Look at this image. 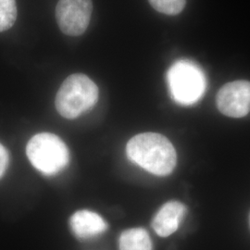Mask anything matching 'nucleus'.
I'll use <instances>...</instances> for the list:
<instances>
[{
	"mask_svg": "<svg viewBox=\"0 0 250 250\" xmlns=\"http://www.w3.org/2000/svg\"><path fill=\"white\" fill-rule=\"evenodd\" d=\"M128 159L158 176L170 174L177 163V154L170 140L156 133L136 134L126 146Z\"/></svg>",
	"mask_w": 250,
	"mask_h": 250,
	"instance_id": "obj_1",
	"label": "nucleus"
},
{
	"mask_svg": "<svg viewBox=\"0 0 250 250\" xmlns=\"http://www.w3.org/2000/svg\"><path fill=\"white\" fill-rule=\"evenodd\" d=\"M97 84L81 73L70 75L56 96V108L66 119H75L94 107L99 100Z\"/></svg>",
	"mask_w": 250,
	"mask_h": 250,
	"instance_id": "obj_2",
	"label": "nucleus"
},
{
	"mask_svg": "<svg viewBox=\"0 0 250 250\" xmlns=\"http://www.w3.org/2000/svg\"><path fill=\"white\" fill-rule=\"evenodd\" d=\"M26 154L32 165L45 175H55L64 170L70 162L67 146L56 134L41 133L27 144Z\"/></svg>",
	"mask_w": 250,
	"mask_h": 250,
	"instance_id": "obj_3",
	"label": "nucleus"
},
{
	"mask_svg": "<svg viewBox=\"0 0 250 250\" xmlns=\"http://www.w3.org/2000/svg\"><path fill=\"white\" fill-rule=\"evenodd\" d=\"M167 79L171 97L179 104H194L205 92V75L192 62L179 61L174 63L168 71Z\"/></svg>",
	"mask_w": 250,
	"mask_h": 250,
	"instance_id": "obj_4",
	"label": "nucleus"
},
{
	"mask_svg": "<svg viewBox=\"0 0 250 250\" xmlns=\"http://www.w3.org/2000/svg\"><path fill=\"white\" fill-rule=\"evenodd\" d=\"M92 11V0H60L56 8V19L65 35L81 36L89 25Z\"/></svg>",
	"mask_w": 250,
	"mask_h": 250,
	"instance_id": "obj_5",
	"label": "nucleus"
},
{
	"mask_svg": "<svg viewBox=\"0 0 250 250\" xmlns=\"http://www.w3.org/2000/svg\"><path fill=\"white\" fill-rule=\"evenodd\" d=\"M216 102L225 116H246L250 110V82L234 81L224 84L217 94Z\"/></svg>",
	"mask_w": 250,
	"mask_h": 250,
	"instance_id": "obj_6",
	"label": "nucleus"
},
{
	"mask_svg": "<svg viewBox=\"0 0 250 250\" xmlns=\"http://www.w3.org/2000/svg\"><path fill=\"white\" fill-rule=\"evenodd\" d=\"M187 206L179 201H169L161 207L152 221V228L161 237L176 232L187 214Z\"/></svg>",
	"mask_w": 250,
	"mask_h": 250,
	"instance_id": "obj_7",
	"label": "nucleus"
},
{
	"mask_svg": "<svg viewBox=\"0 0 250 250\" xmlns=\"http://www.w3.org/2000/svg\"><path fill=\"white\" fill-rule=\"evenodd\" d=\"M70 227L76 237L90 239L106 232L108 225L98 213L82 209L76 211L71 217Z\"/></svg>",
	"mask_w": 250,
	"mask_h": 250,
	"instance_id": "obj_8",
	"label": "nucleus"
},
{
	"mask_svg": "<svg viewBox=\"0 0 250 250\" xmlns=\"http://www.w3.org/2000/svg\"><path fill=\"white\" fill-rule=\"evenodd\" d=\"M120 250H152L148 232L143 228H132L123 232L119 239Z\"/></svg>",
	"mask_w": 250,
	"mask_h": 250,
	"instance_id": "obj_9",
	"label": "nucleus"
},
{
	"mask_svg": "<svg viewBox=\"0 0 250 250\" xmlns=\"http://www.w3.org/2000/svg\"><path fill=\"white\" fill-rule=\"evenodd\" d=\"M16 19V0H0V33L13 26Z\"/></svg>",
	"mask_w": 250,
	"mask_h": 250,
	"instance_id": "obj_10",
	"label": "nucleus"
},
{
	"mask_svg": "<svg viewBox=\"0 0 250 250\" xmlns=\"http://www.w3.org/2000/svg\"><path fill=\"white\" fill-rule=\"evenodd\" d=\"M157 11L167 15H177L185 9L187 0H148Z\"/></svg>",
	"mask_w": 250,
	"mask_h": 250,
	"instance_id": "obj_11",
	"label": "nucleus"
},
{
	"mask_svg": "<svg viewBox=\"0 0 250 250\" xmlns=\"http://www.w3.org/2000/svg\"><path fill=\"white\" fill-rule=\"evenodd\" d=\"M9 154L7 149L0 152V178L5 174L9 166Z\"/></svg>",
	"mask_w": 250,
	"mask_h": 250,
	"instance_id": "obj_12",
	"label": "nucleus"
},
{
	"mask_svg": "<svg viewBox=\"0 0 250 250\" xmlns=\"http://www.w3.org/2000/svg\"><path fill=\"white\" fill-rule=\"evenodd\" d=\"M4 149H6V147L2 144L0 143V152L3 151Z\"/></svg>",
	"mask_w": 250,
	"mask_h": 250,
	"instance_id": "obj_13",
	"label": "nucleus"
}]
</instances>
